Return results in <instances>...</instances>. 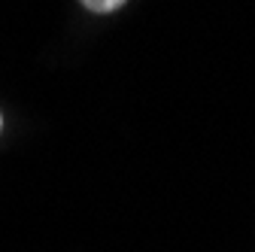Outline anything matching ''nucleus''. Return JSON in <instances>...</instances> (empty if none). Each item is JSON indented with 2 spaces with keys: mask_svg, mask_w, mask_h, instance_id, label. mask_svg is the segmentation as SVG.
<instances>
[{
  "mask_svg": "<svg viewBox=\"0 0 255 252\" xmlns=\"http://www.w3.org/2000/svg\"><path fill=\"white\" fill-rule=\"evenodd\" d=\"M122 3H128V0H82V6L91 9V12H113Z\"/></svg>",
  "mask_w": 255,
  "mask_h": 252,
  "instance_id": "obj_1",
  "label": "nucleus"
}]
</instances>
